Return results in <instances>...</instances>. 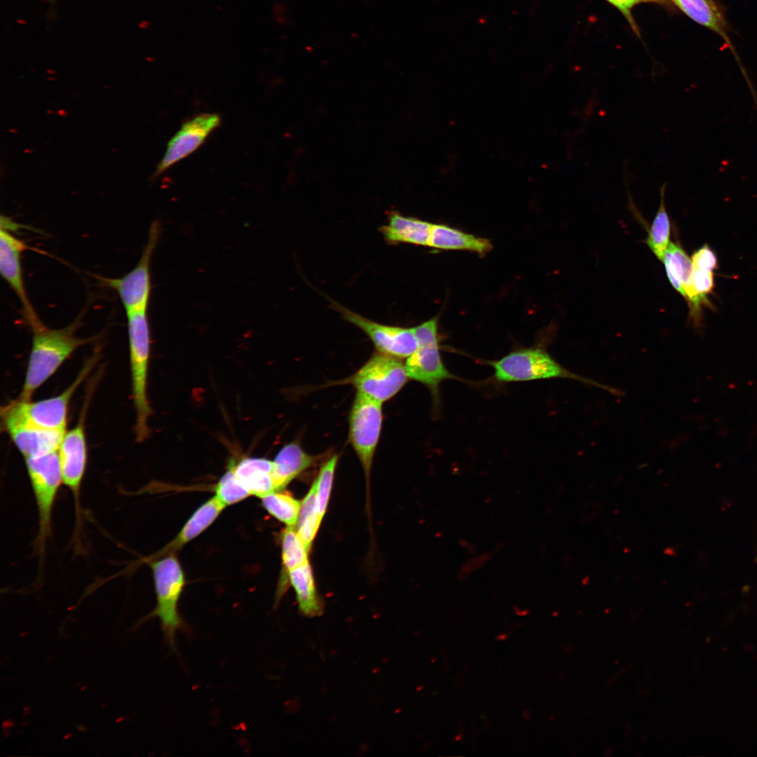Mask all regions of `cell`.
<instances>
[{"instance_id":"obj_26","label":"cell","mask_w":757,"mask_h":757,"mask_svg":"<svg viewBox=\"0 0 757 757\" xmlns=\"http://www.w3.org/2000/svg\"><path fill=\"white\" fill-rule=\"evenodd\" d=\"M665 188L666 183H664L660 188V205L646 240L650 250L660 260L670 243V220L664 203Z\"/></svg>"},{"instance_id":"obj_20","label":"cell","mask_w":757,"mask_h":757,"mask_svg":"<svg viewBox=\"0 0 757 757\" xmlns=\"http://www.w3.org/2000/svg\"><path fill=\"white\" fill-rule=\"evenodd\" d=\"M428 246L438 250H470L481 254L492 249L489 240L444 224L432 225Z\"/></svg>"},{"instance_id":"obj_9","label":"cell","mask_w":757,"mask_h":757,"mask_svg":"<svg viewBox=\"0 0 757 757\" xmlns=\"http://www.w3.org/2000/svg\"><path fill=\"white\" fill-rule=\"evenodd\" d=\"M383 421L382 403L357 392L349 415V440L368 482Z\"/></svg>"},{"instance_id":"obj_15","label":"cell","mask_w":757,"mask_h":757,"mask_svg":"<svg viewBox=\"0 0 757 757\" xmlns=\"http://www.w3.org/2000/svg\"><path fill=\"white\" fill-rule=\"evenodd\" d=\"M25 458L57 450L66 431L17 425L4 430Z\"/></svg>"},{"instance_id":"obj_31","label":"cell","mask_w":757,"mask_h":757,"mask_svg":"<svg viewBox=\"0 0 757 757\" xmlns=\"http://www.w3.org/2000/svg\"><path fill=\"white\" fill-rule=\"evenodd\" d=\"M612 5L620 10L625 17L632 22L631 10L639 4L641 0H607Z\"/></svg>"},{"instance_id":"obj_25","label":"cell","mask_w":757,"mask_h":757,"mask_svg":"<svg viewBox=\"0 0 757 757\" xmlns=\"http://www.w3.org/2000/svg\"><path fill=\"white\" fill-rule=\"evenodd\" d=\"M322 519L318 507L316 486L313 482L310 490L301 503L296 524V531L309 551L320 527Z\"/></svg>"},{"instance_id":"obj_1","label":"cell","mask_w":757,"mask_h":757,"mask_svg":"<svg viewBox=\"0 0 757 757\" xmlns=\"http://www.w3.org/2000/svg\"><path fill=\"white\" fill-rule=\"evenodd\" d=\"M78 325L79 323L76 320L62 329H50L41 322L30 327L33 334L32 346L22 390L18 399L30 400L34 392L79 347L91 341V338L81 339L75 336Z\"/></svg>"},{"instance_id":"obj_11","label":"cell","mask_w":757,"mask_h":757,"mask_svg":"<svg viewBox=\"0 0 757 757\" xmlns=\"http://www.w3.org/2000/svg\"><path fill=\"white\" fill-rule=\"evenodd\" d=\"M332 307L347 322L362 330L371 340L377 351L397 357L407 358L418 347L414 329L381 324L363 317L332 301Z\"/></svg>"},{"instance_id":"obj_33","label":"cell","mask_w":757,"mask_h":757,"mask_svg":"<svg viewBox=\"0 0 757 757\" xmlns=\"http://www.w3.org/2000/svg\"><path fill=\"white\" fill-rule=\"evenodd\" d=\"M524 717L526 720H528L531 717L530 713L528 710L524 711Z\"/></svg>"},{"instance_id":"obj_5","label":"cell","mask_w":757,"mask_h":757,"mask_svg":"<svg viewBox=\"0 0 757 757\" xmlns=\"http://www.w3.org/2000/svg\"><path fill=\"white\" fill-rule=\"evenodd\" d=\"M148 561L156 595V605L151 615L158 618L167 641L173 646L176 632L184 625L177 606L185 585L184 573L175 554Z\"/></svg>"},{"instance_id":"obj_13","label":"cell","mask_w":757,"mask_h":757,"mask_svg":"<svg viewBox=\"0 0 757 757\" xmlns=\"http://www.w3.org/2000/svg\"><path fill=\"white\" fill-rule=\"evenodd\" d=\"M87 453L83 421L81 419L74 428L65 432L58 448L62 482L73 494L79 517L80 491L86 472Z\"/></svg>"},{"instance_id":"obj_16","label":"cell","mask_w":757,"mask_h":757,"mask_svg":"<svg viewBox=\"0 0 757 757\" xmlns=\"http://www.w3.org/2000/svg\"><path fill=\"white\" fill-rule=\"evenodd\" d=\"M224 507L215 496L212 497L192 514L174 539L150 559L175 554L207 528Z\"/></svg>"},{"instance_id":"obj_34","label":"cell","mask_w":757,"mask_h":757,"mask_svg":"<svg viewBox=\"0 0 757 757\" xmlns=\"http://www.w3.org/2000/svg\"><path fill=\"white\" fill-rule=\"evenodd\" d=\"M650 1H664V0H650Z\"/></svg>"},{"instance_id":"obj_7","label":"cell","mask_w":757,"mask_h":757,"mask_svg":"<svg viewBox=\"0 0 757 757\" xmlns=\"http://www.w3.org/2000/svg\"><path fill=\"white\" fill-rule=\"evenodd\" d=\"M413 329L418 347L407 357L404 364L406 371L409 378L423 384L430 390L434 403L438 404L441 383L456 377L446 368L439 353L437 317Z\"/></svg>"},{"instance_id":"obj_14","label":"cell","mask_w":757,"mask_h":757,"mask_svg":"<svg viewBox=\"0 0 757 757\" xmlns=\"http://www.w3.org/2000/svg\"><path fill=\"white\" fill-rule=\"evenodd\" d=\"M27 249V245L11 234L8 229H0V272L21 302L24 316L29 326L41 320L29 299L25 287L21 254Z\"/></svg>"},{"instance_id":"obj_27","label":"cell","mask_w":757,"mask_h":757,"mask_svg":"<svg viewBox=\"0 0 757 757\" xmlns=\"http://www.w3.org/2000/svg\"><path fill=\"white\" fill-rule=\"evenodd\" d=\"M275 491L261 497L264 509L287 526L295 527L301 502L290 494Z\"/></svg>"},{"instance_id":"obj_17","label":"cell","mask_w":757,"mask_h":757,"mask_svg":"<svg viewBox=\"0 0 757 757\" xmlns=\"http://www.w3.org/2000/svg\"><path fill=\"white\" fill-rule=\"evenodd\" d=\"M320 458L321 456L307 453L297 442L285 444L273 461V477L276 491L284 489Z\"/></svg>"},{"instance_id":"obj_36","label":"cell","mask_w":757,"mask_h":757,"mask_svg":"<svg viewBox=\"0 0 757 757\" xmlns=\"http://www.w3.org/2000/svg\"><path fill=\"white\" fill-rule=\"evenodd\" d=\"M757 557V556H756Z\"/></svg>"},{"instance_id":"obj_2","label":"cell","mask_w":757,"mask_h":757,"mask_svg":"<svg viewBox=\"0 0 757 757\" xmlns=\"http://www.w3.org/2000/svg\"><path fill=\"white\" fill-rule=\"evenodd\" d=\"M486 363L493 369L494 378L500 383L565 378L597 388L612 395H622L618 388L570 371L539 346L517 349L499 360H487Z\"/></svg>"},{"instance_id":"obj_23","label":"cell","mask_w":757,"mask_h":757,"mask_svg":"<svg viewBox=\"0 0 757 757\" xmlns=\"http://www.w3.org/2000/svg\"><path fill=\"white\" fill-rule=\"evenodd\" d=\"M282 571L276 593L277 600L285 592L289 572L308 562V551L294 527L287 526L281 534Z\"/></svg>"},{"instance_id":"obj_18","label":"cell","mask_w":757,"mask_h":757,"mask_svg":"<svg viewBox=\"0 0 757 757\" xmlns=\"http://www.w3.org/2000/svg\"><path fill=\"white\" fill-rule=\"evenodd\" d=\"M432 224L396 211L388 214V223L380 228L385 240L390 245L409 243L428 246Z\"/></svg>"},{"instance_id":"obj_30","label":"cell","mask_w":757,"mask_h":757,"mask_svg":"<svg viewBox=\"0 0 757 757\" xmlns=\"http://www.w3.org/2000/svg\"><path fill=\"white\" fill-rule=\"evenodd\" d=\"M693 266L699 269L714 271L718 268V260L715 252L705 244L696 250L691 257Z\"/></svg>"},{"instance_id":"obj_22","label":"cell","mask_w":757,"mask_h":757,"mask_svg":"<svg viewBox=\"0 0 757 757\" xmlns=\"http://www.w3.org/2000/svg\"><path fill=\"white\" fill-rule=\"evenodd\" d=\"M672 1L693 21L716 32L731 47L727 34V24L725 18L714 0H672Z\"/></svg>"},{"instance_id":"obj_35","label":"cell","mask_w":757,"mask_h":757,"mask_svg":"<svg viewBox=\"0 0 757 757\" xmlns=\"http://www.w3.org/2000/svg\"><path fill=\"white\" fill-rule=\"evenodd\" d=\"M51 1H53V0H51Z\"/></svg>"},{"instance_id":"obj_24","label":"cell","mask_w":757,"mask_h":757,"mask_svg":"<svg viewBox=\"0 0 757 757\" xmlns=\"http://www.w3.org/2000/svg\"><path fill=\"white\" fill-rule=\"evenodd\" d=\"M661 261L670 283L686 298L685 288L693 269L691 258L679 244L670 242Z\"/></svg>"},{"instance_id":"obj_28","label":"cell","mask_w":757,"mask_h":757,"mask_svg":"<svg viewBox=\"0 0 757 757\" xmlns=\"http://www.w3.org/2000/svg\"><path fill=\"white\" fill-rule=\"evenodd\" d=\"M214 491L215 496L225 507L240 502L250 496L248 490L236 476L231 461L226 472L215 485Z\"/></svg>"},{"instance_id":"obj_29","label":"cell","mask_w":757,"mask_h":757,"mask_svg":"<svg viewBox=\"0 0 757 757\" xmlns=\"http://www.w3.org/2000/svg\"><path fill=\"white\" fill-rule=\"evenodd\" d=\"M337 461L338 456L333 455L322 465L319 475L314 481L316 486L318 512L322 519L329 500Z\"/></svg>"},{"instance_id":"obj_32","label":"cell","mask_w":757,"mask_h":757,"mask_svg":"<svg viewBox=\"0 0 757 757\" xmlns=\"http://www.w3.org/2000/svg\"><path fill=\"white\" fill-rule=\"evenodd\" d=\"M508 638L507 634H500L496 636V639L499 641H504Z\"/></svg>"},{"instance_id":"obj_4","label":"cell","mask_w":757,"mask_h":757,"mask_svg":"<svg viewBox=\"0 0 757 757\" xmlns=\"http://www.w3.org/2000/svg\"><path fill=\"white\" fill-rule=\"evenodd\" d=\"M126 313L132 397L136 412L135 431L137 441L141 442L149 434L148 420L151 414L147 396L151 346L149 324L147 309Z\"/></svg>"},{"instance_id":"obj_12","label":"cell","mask_w":757,"mask_h":757,"mask_svg":"<svg viewBox=\"0 0 757 757\" xmlns=\"http://www.w3.org/2000/svg\"><path fill=\"white\" fill-rule=\"evenodd\" d=\"M217 114H200L185 122L169 141L165 153L152 174L155 179L171 166L197 150L209 135L219 126Z\"/></svg>"},{"instance_id":"obj_3","label":"cell","mask_w":757,"mask_h":757,"mask_svg":"<svg viewBox=\"0 0 757 757\" xmlns=\"http://www.w3.org/2000/svg\"><path fill=\"white\" fill-rule=\"evenodd\" d=\"M96 357L83 367L76 378L60 395L36 402L12 400L1 409V427L30 425L41 429L66 431L68 409L71 399L91 370Z\"/></svg>"},{"instance_id":"obj_21","label":"cell","mask_w":757,"mask_h":757,"mask_svg":"<svg viewBox=\"0 0 757 757\" xmlns=\"http://www.w3.org/2000/svg\"><path fill=\"white\" fill-rule=\"evenodd\" d=\"M288 581L295 591L299 611L308 617L320 615L323 605L316 592L309 562L291 570Z\"/></svg>"},{"instance_id":"obj_8","label":"cell","mask_w":757,"mask_h":757,"mask_svg":"<svg viewBox=\"0 0 757 757\" xmlns=\"http://www.w3.org/2000/svg\"><path fill=\"white\" fill-rule=\"evenodd\" d=\"M408 378L400 358L377 351L347 383L353 384L357 392L382 403L396 395Z\"/></svg>"},{"instance_id":"obj_6","label":"cell","mask_w":757,"mask_h":757,"mask_svg":"<svg viewBox=\"0 0 757 757\" xmlns=\"http://www.w3.org/2000/svg\"><path fill=\"white\" fill-rule=\"evenodd\" d=\"M25 459L38 512L36 545L42 552L51 533L53 507L63 484L58 449Z\"/></svg>"},{"instance_id":"obj_10","label":"cell","mask_w":757,"mask_h":757,"mask_svg":"<svg viewBox=\"0 0 757 757\" xmlns=\"http://www.w3.org/2000/svg\"><path fill=\"white\" fill-rule=\"evenodd\" d=\"M161 233V225L154 221L150 226L146 245L139 262L121 278H100L108 287L117 292L126 313L147 309L151 294L150 263Z\"/></svg>"},{"instance_id":"obj_19","label":"cell","mask_w":757,"mask_h":757,"mask_svg":"<svg viewBox=\"0 0 757 757\" xmlns=\"http://www.w3.org/2000/svg\"><path fill=\"white\" fill-rule=\"evenodd\" d=\"M232 463L236 476L250 495L261 498L276 491L273 477V461L245 457L238 462L232 461Z\"/></svg>"}]
</instances>
